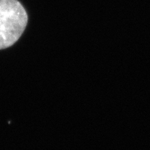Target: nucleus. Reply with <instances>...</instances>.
I'll list each match as a JSON object with an SVG mask.
<instances>
[{
	"mask_svg": "<svg viewBox=\"0 0 150 150\" xmlns=\"http://www.w3.org/2000/svg\"><path fill=\"white\" fill-rule=\"evenodd\" d=\"M27 21L25 9L18 0H0V50L18 41Z\"/></svg>",
	"mask_w": 150,
	"mask_h": 150,
	"instance_id": "nucleus-1",
	"label": "nucleus"
}]
</instances>
